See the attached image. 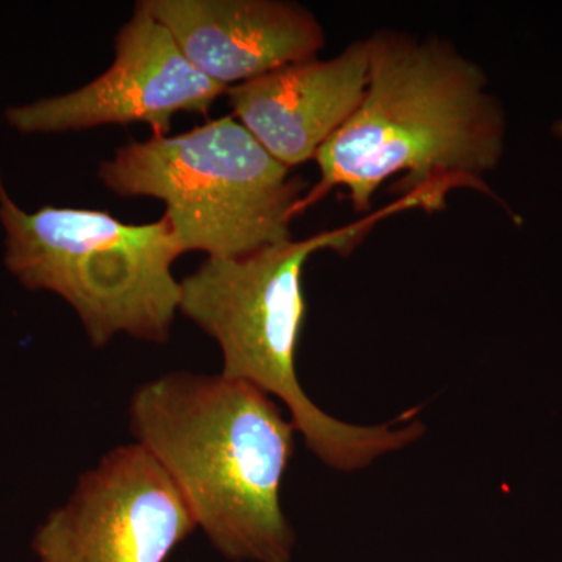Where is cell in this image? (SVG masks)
<instances>
[{"mask_svg": "<svg viewBox=\"0 0 562 562\" xmlns=\"http://www.w3.org/2000/svg\"><path fill=\"white\" fill-rule=\"evenodd\" d=\"M368 87L360 105L317 150L319 183L295 217L333 188L366 213L380 187L405 173L409 192L442 195L479 188L502 160L505 114L476 63L439 38L376 32L368 38Z\"/></svg>", "mask_w": 562, "mask_h": 562, "instance_id": "obj_1", "label": "cell"}, {"mask_svg": "<svg viewBox=\"0 0 562 562\" xmlns=\"http://www.w3.org/2000/svg\"><path fill=\"white\" fill-rule=\"evenodd\" d=\"M131 427L222 557L291 562L280 490L295 427L266 392L221 373H168L135 392Z\"/></svg>", "mask_w": 562, "mask_h": 562, "instance_id": "obj_2", "label": "cell"}, {"mask_svg": "<svg viewBox=\"0 0 562 562\" xmlns=\"http://www.w3.org/2000/svg\"><path fill=\"white\" fill-rule=\"evenodd\" d=\"M416 206H424L419 195L403 194L357 224L302 241L272 244L244 257H209L180 281L179 312L220 344L221 375L279 397L306 447L336 471H358L383 454L405 449L424 435L425 427L417 419L403 427L398 422L358 427L328 416L310 401L295 372L306 313L303 268L316 251H349L376 221Z\"/></svg>", "mask_w": 562, "mask_h": 562, "instance_id": "obj_3", "label": "cell"}, {"mask_svg": "<svg viewBox=\"0 0 562 562\" xmlns=\"http://www.w3.org/2000/svg\"><path fill=\"white\" fill-rule=\"evenodd\" d=\"M0 222L7 269L29 290L65 299L92 346L120 333L168 341L180 302L172 265L187 250L166 214L133 225L105 211L46 205L27 213L0 176Z\"/></svg>", "mask_w": 562, "mask_h": 562, "instance_id": "obj_4", "label": "cell"}, {"mask_svg": "<svg viewBox=\"0 0 562 562\" xmlns=\"http://www.w3.org/2000/svg\"><path fill=\"white\" fill-rule=\"evenodd\" d=\"M99 177L122 198L165 202L184 250L236 258L291 239L305 183L233 116L131 140Z\"/></svg>", "mask_w": 562, "mask_h": 562, "instance_id": "obj_5", "label": "cell"}, {"mask_svg": "<svg viewBox=\"0 0 562 562\" xmlns=\"http://www.w3.org/2000/svg\"><path fill=\"white\" fill-rule=\"evenodd\" d=\"M198 528L180 491L138 442L85 472L33 539L40 562H165Z\"/></svg>", "mask_w": 562, "mask_h": 562, "instance_id": "obj_6", "label": "cell"}, {"mask_svg": "<svg viewBox=\"0 0 562 562\" xmlns=\"http://www.w3.org/2000/svg\"><path fill=\"white\" fill-rule=\"evenodd\" d=\"M114 50L113 65L98 79L68 94L10 106L7 122L25 135L144 122L154 136H168L173 114H206L228 90L195 69L140 2L117 33Z\"/></svg>", "mask_w": 562, "mask_h": 562, "instance_id": "obj_7", "label": "cell"}, {"mask_svg": "<svg viewBox=\"0 0 562 562\" xmlns=\"http://www.w3.org/2000/svg\"><path fill=\"white\" fill-rule=\"evenodd\" d=\"M195 69L231 88L316 58L325 32L312 11L280 0H140Z\"/></svg>", "mask_w": 562, "mask_h": 562, "instance_id": "obj_8", "label": "cell"}, {"mask_svg": "<svg viewBox=\"0 0 562 562\" xmlns=\"http://www.w3.org/2000/svg\"><path fill=\"white\" fill-rule=\"evenodd\" d=\"M369 76L368 38L330 60L310 58L228 88L235 117L276 160H312L360 105Z\"/></svg>", "mask_w": 562, "mask_h": 562, "instance_id": "obj_9", "label": "cell"}, {"mask_svg": "<svg viewBox=\"0 0 562 562\" xmlns=\"http://www.w3.org/2000/svg\"><path fill=\"white\" fill-rule=\"evenodd\" d=\"M554 131H557L558 135L562 136V121L558 122L557 127H554Z\"/></svg>", "mask_w": 562, "mask_h": 562, "instance_id": "obj_10", "label": "cell"}]
</instances>
